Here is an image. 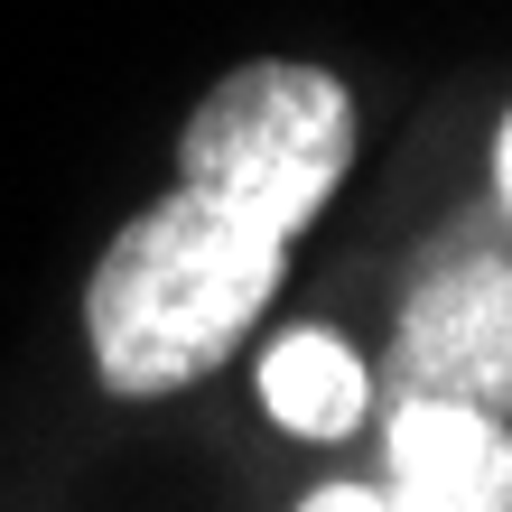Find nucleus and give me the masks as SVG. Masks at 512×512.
Listing matches in <instances>:
<instances>
[{"instance_id": "6", "label": "nucleus", "mask_w": 512, "mask_h": 512, "mask_svg": "<svg viewBox=\"0 0 512 512\" xmlns=\"http://www.w3.org/2000/svg\"><path fill=\"white\" fill-rule=\"evenodd\" d=\"M289 512H410L401 494H382L373 475H336V485H308Z\"/></svg>"}, {"instance_id": "4", "label": "nucleus", "mask_w": 512, "mask_h": 512, "mask_svg": "<svg viewBox=\"0 0 512 512\" xmlns=\"http://www.w3.org/2000/svg\"><path fill=\"white\" fill-rule=\"evenodd\" d=\"M373 485L410 512H512V419L457 401H382Z\"/></svg>"}, {"instance_id": "5", "label": "nucleus", "mask_w": 512, "mask_h": 512, "mask_svg": "<svg viewBox=\"0 0 512 512\" xmlns=\"http://www.w3.org/2000/svg\"><path fill=\"white\" fill-rule=\"evenodd\" d=\"M252 391H261L270 429L308 438V447H336L373 419V364L354 354L345 326H280L252 364Z\"/></svg>"}, {"instance_id": "3", "label": "nucleus", "mask_w": 512, "mask_h": 512, "mask_svg": "<svg viewBox=\"0 0 512 512\" xmlns=\"http://www.w3.org/2000/svg\"><path fill=\"white\" fill-rule=\"evenodd\" d=\"M373 401H457L512 419V252L438 243L391 308Z\"/></svg>"}, {"instance_id": "2", "label": "nucleus", "mask_w": 512, "mask_h": 512, "mask_svg": "<svg viewBox=\"0 0 512 512\" xmlns=\"http://www.w3.org/2000/svg\"><path fill=\"white\" fill-rule=\"evenodd\" d=\"M354 140H364V112L345 75L308 56H252L196 94L177 131V187L261 224L270 243H298L354 177Z\"/></svg>"}, {"instance_id": "7", "label": "nucleus", "mask_w": 512, "mask_h": 512, "mask_svg": "<svg viewBox=\"0 0 512 512\" xmlns=\"http://www.w3.org/2000/svg\"><path fill=\"white\" fill-rule=\"evenodd\" d=\"M494 205H503V215H512V112H503V122H494Z\"/></svg>"}, {"instance_id": "1", "label": "nucleus", "mask_w": 512, "mask_h": 512, "mask_svg": "<svg viewBox=\"0 0 512 512\" xmlns=\"http://www.w3.org/2000/svg\"><path fill=\"white\" fill-rule=\"evenodd\" d=\"M289 243L187 187H159L84 270V364L112 401H177L270 317Z\"/></svg>"}]
</instances>
